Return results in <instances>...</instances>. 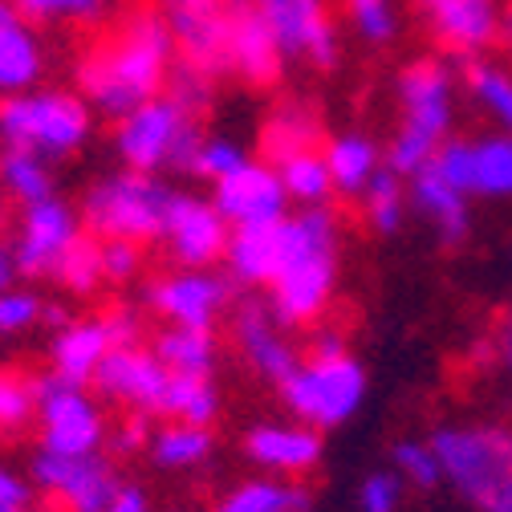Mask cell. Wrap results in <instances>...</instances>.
I'll return each instance as SVG.
<instances>
[{
    "label": "cell",
    "mask_w": 512,
    "mask_h": 512,
    "mask_svg": "<svg viewBox=\"0 0 512 512\" xmlns=\"http://www.w3.org/2000/svg\"><path fill=\"white\" fill-rule=\"evenodd\" d=\"M212 431L208 427H196V423H167L151 435L147 443V452L159 468L167 472H187V468H200L208 456H212Z\"/></svg>",
    "instance_id": "cell-31"
},
{
    "label": "cell",
    "mask_w": 512,
    "mask_h": 512,
    "mask_svg": "<svg viewBox=\"0 0 512 512\" xmlns=\"http://www.w3.org/2000/svg\"><path fill=\"white\" fill-rule=\"evenodd\" d=\"M98 261H102V281L126 285L143 269V244L131 240H98Z\"/></svg>",
    "instance_id": "cell-45"
},
{
    "label": "cell",
    "mask_w": 512,
    "mask_h": 512,
    "mask_svg": "<svg viewBox=\"0 0 512 512\" xmlns=\"http://www.w3.org/2000/svg\"><path fill=\"white\" fill-rule=\"evenodd\" d=\"M37 322H45V305L37 293H29V289L0 293V334H25Z\"/></svg>",
    "instance_id": "cell-46"
},
{
    "label": "cell",
    "mask_w": 512,
    "mask_h": 512,
    "mask_svg": "<svg viewBox=\"0 0 512 512\" xmlns=\"http://www.w3.org/2000/svg\"><path fill=\"white\" fill-rule=\"evenodd\" d=\"M200 143H204L200 114H191L167 90L143 102L139 110H131L126 118H118L114 126V155L122 159V167L147 171V175H163V171L191 175Z\"/></svg>",
    "instance_id": "cell-4"
},
{
    "label": "cell",
    "mask_w": 512,
    "mask_h": 512,
    "mask_svg": "<svg viewBox=\"0 0 512 512\" xmlns=\"http://www.w3.org/2000/svg\"><path fill=\"white\" fill-rule=\"evenodd\" d=\"M155 358L171 370V374H196V378H212L216 370V342L212 330H183V326H167L155 334Z\"/></svg>",
    "instance_id": "cell-29"
},
{
    "label": "cell",
    "mask_w": 512,
    "mask_h": 512,
    "mask_svg": "<svg viewBox=\"0 0 512 512\" xmlns=\"http://www.w3.org/2000/svg\"><path fill=\"white\" fill-rule=\"evenodd\" d=\"M82 240V216L66 200H41L29 204L21 216V232L13 240L17 261L25 277H57V265L66 261V252Z\"/></svg>",
    "instance_id": "cell-16"
},
{
    "label": "cell",
    "mask_w": 512,
    "mask_h": 512,
    "mask_svg": "<svg viewBox=\"0 0 512 512\" xmlns=\"http://www.w3.org/2000/svg\"><path fill=\"white\" fill-rule=\"evenodd\" d=\"M427 33L456 57H480L500 37V0H419Z\"/></svg>",
    "instance_id": "cell-20"
},
{
    "label": "cell",
    "mask_w": 512,
    "mask_h": 512,
    "mask_svg": "<svg viewBox=\"0 0 512 512\" xmlns=\"http://www.w3.org/2000/svg\"><path fill=\"white\" fill-rule=\"evenodd\" d=\"M175 70V41L159 9H135L118 29L86 53L78 66V86L90 106L106 118H126L143 102L159 98Z\"/></svg>",
    "instance_id": "cell-1"
},
{
    "label": "cell",
    "mask_w": 512,
    "mask_h": 512,
    "mask_svg": "<svg viewBox=\"0 0 512 512\" xmlns=\"http://www.w3.org/2000/svg\"><path fill=\"white\" fill-rule=\"evenodd\" d=\"M407 200L431 224V232L443 248H464L468 244V236H472V200L460 187L447 183L435 163L407 175Z\"/></svg>",
    "instance_id": "cell-22"
},
{
    "label": "cell",
    "mask_w": 512,
    "mask_h": 512,
    "mask_svg": "<svg viewBox=\"0 0 512 512\" xmlns=\"http://www.w3.org/2000/svg\"><path fill=\"white\" fill-rule=\"evenodd\" d=\"M216 512H309V492L289 480H244L216 504Z\"/></svg>",
    "instance_id": "cell-33"
},
{
    "label": "cell",
    "mask_w": 512,
    "mask_h": 512,
    "mask_svg": "<svg viewBox=\"0 0 512 512\" xmlns=\"http://www.w3.org/2000/svg\"><path fill=\"white\" fill-rule=\"evenodd\" d=\"M358 200H362V216H366L370 232H378V236L403 232L407 212H411V200H407V179H403L399 171L382 167Z\"/></svg>",
    "instance_id": "cell-32"
},
{
    "label": "cell",
    "mask_w": 512,
    "mask_h": 512,
    "mask_svg": "<svg viewBox=\"0 0 512 512\" xmlns=\"http://www.w3.org/2000/svg\"><path fill=\"white\" fill-rule=\"evenodd\" d=\"M220 411V395L212 387V378H196V374H171L167 395L159 415H167L171 423H196L208 427Z\"/></svg>",
    "instance_id": "cell-36"
},
{
    "label": "cell",
    "mask_w": 512,
    "mask_h": 512,
    "mask_svg": "<svg viewBox=\"0 0 512 512\" xmlns=\"http://www.w3.org/2000/svg\"><path fill=\"white\" fill-rule=\"evenodd\" d=\"M9 17H17V5H13V0H0V25H5Z\"/></svg>",
    "instance_id": "cell-55"
},
{
    "label": "cell",
    "mask_w": 512,
    "mask_h": 512,
    "mask_svg": "<svg viewBox=\"0 0 512 512\" xmlns=\"http://www.w3.org/2000/svg\"><path fill=\"white\" fill-rule=\"evenodd\" d=\"M21 277H25V273H21V261H17V248H13V244H0V293L17 289Z\"/></svg>",
    "instance_id": "cell-52"
},
{
    "label": "cell",
    "mask_w": 512,
    "mask_h": 512,
    "mask_svg": "<svg viewBox=\"0 0 512 512\" xmlns=\"http://www.w3.org/2000/svg\"><path fill=\"white\" fill-rule=\"evenodd\" d=\"M460 78H464V90H468L472 106L496 126V131L512 135V70L500 66V61L468 57Z\"/></svg>",
    "instance_id": "cell-28"
},
{
    "label": "cell",
    "mask_w": 512,
    "mask_h": 512,
    "mask_svg": "<svg viewBox=\"0 0 512 512\" xmlns=\"http://www.w3.org/2000/svg\"><path fill=\"white\" fill-rule=\"evenodd\" d=\"M106 330H110V338H114V350L118 346H139V334H143V317L131 309V305H118V309H110L106 317Z\"/></svg>",
    "instance_id": "cell-47"
},
{
    "label": "cell",
    "mask_w": 512,
    "mask_h": 512,
    "mask_svg": "<svg viewBox=\"0 0 512 512\" xmlns=\"http://www.w3.org/2000/svg\"><path fill=\"white\" fill-rule=\"evenodd\" d=\"M317 135H322L317 114L301 102H285L273 110V118L265 126V151L273 155V163H281L297 151H317Z\"/></svg>",
    "instance_id": "cell-34"
},
{
    "label": "cell",
    "mask_w": 512,
    "mask_h": 512,
    "mask_svg": "<svg viewBox=\"0 0 512 512\" xmlns=\"http://www.w3.org/2000/svg\"><path fill=\"white\" fill-rule=\"evenodd\" d=\"M366 387H370L366 370L350 350H338V354L309 350V358H301V366L285 378L281 403L293 411L297 423L313 431H330L350 423L362 411Z\"/></svg>",
    "instance_id": "cell-7"
},
{
    "label": "cell",
    "mask_w": 512,
    "mask_h": 512,
    "mask_svg": "<svg viewBox=\"0 0 512 512\" xmlns=\"http://www.w3.org/2000/svg\"><path fill=\"white\" fill-rule=\"evenodd\" d=\"M248 163H252V155H248V147L240 139H232V135H204V143L196 151V163H191V175L208 179V183H220V179L236 175Z\"/></svg>",
    "instance_id": "cell-40"
},
{
    "label": "cell",
    "mask_w": 512,
    "mask_h": 512,
    "mask_svg": "<svg viewBox=\"0 0 512 512\" xmlns=\"http://www.w3.org/2000/svg\"><path fill=\"white\" fill-rule=\"evenodd\" d=\"M285 70L273 33L252 13L248 0H232V29H228V74L248 86H273Z\"/></svg>",
    "instance_id": "cell-23"
},
{
    "label": "cell",
    "mask_w": 512,
    "mask_h": 512,
    "mask_svg": "<svg viewBox=\"0 0 512 512\" xmlns=\"http://www.w3.org/2000/svg\"><path fill=\"white\" fill-rule=\"evenodd\" d=\"M338 248L342 224L338 212L301 208L281 220V256L269 281V305L289 330H309L326 317L338 289Z\"/></svg>",
    "instance_id": "cell-2"
},
{
    "label": "cell",
    "mask_w": 512,
    "mask_h": 512,
    "mask_svg": "<svg viewBox=\"0 0 512 512\" xmlns=\"http://www.w3.org/2000/svg\"><path fill=\"white\" fill-rule=\"evenodd\" d=\"M391 468L407 488H419V492H435L443 484V468L431 439H399L391 447Z\"/></svg>",
    "instance_id": "cell-39"
},
{
    "label": "cell",
    "mask_w": 512,
    "mask_h": 512,
    "mask_svg": "<svg viewBox=\"0 0 512 512\" xmlns=\"http://www.w3.org/2000/svg\"><path fill=\"white\" fill-rule=\"evenodd\" d=\"M212 204L232 228H265L289 216V196L281 187L277 167L256 163V159L240 167L236 175L212 183Z\"/></svg>",
    "instance_id": "cell-18"
},
{
    "label": "cell",
    "mask_w": 512,
    "mask_h": 512,
    "mask_svg": "<svg viewBox=\"0 0 512 512\" xmlns=\"http://www.w3.org/2000/svg\"><path fill=\"white\" fill-rule=\"evenodd\" d=\"M106 512H151V500H147V492L139 484H122L114 492V500L106 504Z\"/></svg>",
    "instance_id": "cell-51"
},
{
    "label": "cell",
    "mask_w": 512,
    "mask_h": 512,
    "mask_svg": "<svg viewBox=\"0 0 512 512\" xmlns=\"http://www.w3.org/2000/svg\"><path fill=\"white\" fill-rule=\"evenodd\" d=\"M37 415V387L33 378L0 370V431L17 435L29 427V419Z\"/></svg>",
    "instance_id": "cell-41"
},
{
    "label": "cell",
    "mask_w": 512,
    "mask_h": 512,
    "mask_svg": "<svg viewBox=\"0 0 512 512\" xmlns=\"http://www.w3.org/2000/svg\"><path fill=\"white\" fill-rule=\"evenodd\" d=\"M159 13L171 29V41L183 66H196L212 78L228 74L232 0H163Z\"/></svg>",
    "instance_id": "cell-12"
},
{
    "label": "cell",
    "mask_w": 512,
    "mask_h": 512,
    "mask_svg": "<svg viewBox=\"0 0 512 512\" xmlns=\"http://www.w3.org/2000/svg\"><path fill=\"white\" fill-rule=\"evenodd\" d=\"M33 480L70 512H106V504L122 488L118 472L102 456H57L45 447L33 456Z\"/></svg>",
    "instance_id": "cell-17"
},
{
    "label": "cell",
    "mask_w": 512,
    "mask_h": 512,
    "mask_svg": "<svg viewBox=\"0 0 512 512\" xmlns=\"http://www.w3.org/2000/svg\"><path fill=\"white\" fill-rule=\"evenodd\" d=\"M244 456L273 476H305L322 464V431L305 423H256L244 431Z\"/></svg>",
    "instance_id": "cell-21"
},
{
    "label": "cell",
    "mask_w": 512,
    "mask_h": 512,
    "mask_svg": "<svg viewBox=\"0 0 512 512\" xmlns=\"http://www.w3.org/2000/svg\"><path fill=\"white\" fill-rule=\"evenodd\" d=\"M110 350H114V338L102 317L98 322H70V326H61V334L49 346L53 374H61L66 382H78V387H90Z\"/></svg>",
    "instance_id": "cell-24"
},
{
    "label": "cell",
    "mask_w": 512,
    "mask_h": 512,
    "mask_svg": "<svg viewBox=\"0 0 512 512\" xmlns=\"http://www.w3.org/2000/svg\"><path fill=\"white\" fill-rule=\"evenodd\" d=\"M167 382H171V370L155 358V350L118 346L102 358L90 387L110 403H126V407H135L143 415H155L163 407Z\"/></svg>",
    "instance_id": "cell-19"
},
{
    "label": "cell",
    "mask_w": 512,
    "mask_h": 512,
    "mask_svg": "<svg viewBox=\"0 0 512 512\" xmlns=\"http://www.w3.org/2000/svg\"><path fill=\"white\" fill-rule=\"evenodd\" d=\"M439 175L468 200H512V135H452L431 159Z\"/></svg>",
    "instance_id": "cell-11"
},
{
    "label": "cell",
    "mask_w": 512,
    "mask_h": 512,
    "mask_svg": "<svg viewBox=\"0 0 512 512\" xmlns=\"http://www.w3.org/2000/svg\"><path fill=\"white\" fill-rule=\"evenodd\" d=\"M171 200H175V187L163 175L122 167L114 175H102L82 196V224L98 240L147 244L163 236Z\"/></svg>",
    "instance_id": "cell-5"
},
{
    "label": "cell",
    "mask_w": 512,
    "mask_h": 512,
    "mask_svg": "<svg viewBox=\"0 0 512 512\" xmlns=\"http://www.w3.org/2000/svg\"><path fill=\"white\" fill-rule=\"evenodd\" d=\"M350 33L366 49H391L403 37V9L399 0H342Z\"/></svg>",
    "instance_id": "cell-35"
},
{
    "label": "cell",
    "mask_w": 512,
    "mask_h": 512,
    "mask_svg": "<svg viewBox=\"0 0 512 512\" xmlns=\"http://www.w3.org/2000/svg\"><path fill=\"white\" fill-rule=\"evenodd\" d=\"M403 492H407V484L399 480L395 468H374L358 484V512H399Z\"/></svg>",
    "instance_id": "cell-43"
},
{
    "label": "cell",
    "mask_w": 512,
    "mask_h": 512,
    "mask_svg": "<svg viewBox=\"0 0 512 512\" xmlns=\"http://www.w3.org/2000/svg\"><path fill=\"white\" fill-rule=\"evenodd\" d=\"M322 155H326V167H330V179H334V196H342V200H358L370 187V179L387 167L382 147L362 131L334 135L322 147Z\"/></svg>",
    "instance_id": "cell-25"
},
{
    "label": "cell",
    "mask_w": 512,
    "mask_h": 512,
    "mask_svg": "<svg viewBox=\"0 0 512 512\" xmlns=\"http://www.w3.org/2000/svg\"><path fill=\"white\" fill-rule=\"evenodd\" d=\"M57 277H61V285H66L70 293H78V297H86V293H94L98 285H102V261H98V240H78L70 252H66V261L57 265Z\"/></svg>",
    "instance_id": "cell-42"
},
{
    "label": "cell",
    "mask_w": 512,
    "mask_h": 512,
    "mask_svg": "<svg viewBox=\"0 0 512 512\" xmlns=\"http://www.w3.org/2000/svg\"><path fill=\"white\" fill-rule=\"evenodd\" d=\"M277 41L285 66L334 70L342 57V37L330 13V0H248Z\"/></svg>",
    "instance_id": "cell-9"
},
{
    "label": "cell",
    "mask_w": 512,
    "mask_h": 512,
    "mask_svg": "<svg viewBox=\"0 0 512 512\" xmlns=\"http://www.w3.org/2000/svg\"><path fill=\"white\" fill-rule=\"evenodd\" d=\"M496 41H504V45L512 49V5L500 13V37H496Z\"/></svg>",
    "instance_id": "cell-54"
},
{
    "label": "cell",
    "mask_w": 512,
    "mask_h": 512,
    "mask_svg": "<svg viewBox=\"0 0 512 512\" xmlns=\"http://www.w3.org/2000/svg\"><path fill=\"white\" fill-rule=\"evenodd\" d=\"M277 175H281V187L289 204L297 208H326L334 200V179H330V167H326V155L322 151H297L281 163H273Z\"/></svg>",
    "instance_id": "cell-30"
},
{
    "label": "cell",
    "mask_w": 512,
    "mask_h": 512,
    "mask_svg": "<svg viewBox=\"0 0 512 512\" xmlns=\"http://www.w3.org/2000/svg\"><path fill=\"white\" fill-rule=\"evenodd\" d=\"M29 504H33L29 480H21L13 468L0 464V512H29Z\"/></svg>",
    "instance_id": "cell-49"
},
{
    "label": "cell",
    "mask_w": 512,
    "mask_h": 512,
    "mask_svg": "<svg viewBox=\"0 0 512 512\" xmlns=\"http://www.w3.org/2000/svg\"><path fill=\"white\" fill-rule=\"evenodd\" d=\"M17 13L37 25H98L114 0H13Z\"/></svg>",
    "instance_id": "cell-38"
},
{
    "label": "cell",
    "mask_w": 512,
    "mask_h": 512,
    "mask_svg": "<svg viewBox=\"0 0 512 512\" xmlns=\"http://www.w3.org/2000/svg\"><path fill=\"white\" fill-rule=\"evenodd\" d=\"M399 126L387 143V167L403 179L427 167L456 131V74L439 57H419L403 66L399 82Z\"/></svg>",
    "instance_id": "cell-3"
},
{
    "label": "cell",
    "mask_w": 512,
    "mask_h": 512,
    "mask_svg": "<svg viewBox=\"0 0 512 512\" xmlns=\"http://www.w3.org/2000/svg\"><path fill=\"white\" fill-rule=\"evenodd\" d=\"M90 106L66 90H29L0 98V143L5 151H29L49 159H70L90 143Z\"/></svg>",
    "instance_id": "cell-6"
},
{
    "label": "cell",
    "mask_w": 512,
    "mask_h": 512,
    "mask_svg": "<svg viewBox=\"0 0 512 512\" xmlns=\"http://www.w3.org/2000/svg\"><path fill=\"white\" fill-rule=\"evenodd\" d=\"M480 512H512V476H508V480L480 504Z\"/></svg>",
    "instance_id": "cell-53"
},
{
    "label": "cell",
    "mask_w": 512,
    "mask_h": 512,
    "mask_svg": "<svg viewBox=\"0 0 512 512\" xmlns=\"http://www.w3.org/2000/svg\"><path fill=\"white\" fill-rule=\"evenodd\" d=\"M228 236H232V224L216 212L212 200L191 196V191H175L159 240L167 244L171 261L179 269H212L216 261H224Z\"/></svg>",
    "instance_id": "cell-15"
},
{
    "label": "cell",
    "mask_w": 512,
    "mask_h": 512,
    "mask_svg": "<svg viewBox=\"0 0 512 512\" xmlns=\"http://www.w3.org/2000/svg\"><path fill=\"white\" fill-rule=\"evenodd\" d=\"M37 387V419H41V447L57 456H98L106 443V415L90 399L86 387L66 382L61 374L33 378Z\"/></svg>",
    "instance_id": "cell-10"
},
{
    "label": "cell",
    "mask_w": 512,
    "mask_h": 512,
    "mask_svg": "<svg viewBox=\"0 0 512 512\" xmlns=\"http://www.w3.org/2000/svg\"><path fill=\"white\" fill-rule=\"evenodd\" d=\"M212 86H216L212 74H204V70H196V66H183V61H175L171 82H167V94L179 98L191 114H204V110L212 106V98H216Z\"/></svg>",
    "instance_id": "cell-44"
},
{
    "label": "cell",
    "mask_w": 512,
    "mask_h": 512,
    "mask_svg": "<svg viewBox=\"0 0 512 512\" xmlns=\"http://www.w3.org/2000/svg\"><path fill=\"white\" fill-rule=\"evenodd\" d=\"M45 74V49L33 25L17 13L0 25V98L29 94Z\"/></svg>",
    "instance_id": "cell-26"
},
{
    "label": "cell",
    "mask_w": 512,
    "mask_h": 512,
    "mask_svg": "<svg viewBox=\"0 0 512 512\" xmlns=\"http://www.w3.org/2000/svg\"><path fill=\"white\" fill-rule=\"evenodd\" d=\"M0 220H5V208H0Z\"/></svg>",
    "instance_id": "cell-56"
},
{
    "label": "cell",
    "mask_w": 512,
    "mask_h": 512,
    "mask_svg": "<svg viewBox=\"0 0 512 512\" xmlns=\"http://www.w3.org/2000/svg\"><path fill=\"white\" fill-rule=\"evenodd\" d=\"M151 423H147V415H131L118 431H114V452L118 456H135V452H143V447L151 443Z\"/></svg>",
    "instance_id": "cell-48"
},
{
    "label": "cell",
    "mask_w": 512,
    "mask_h": 512,
    "mask_svg": "<svg viewBox=\"0 0 512 512\" xmlns=\"http://www.w3.org/2000/svg\"><path fill=\"white\" fill-rule=\"evenodd\" d=\"M277 256H281V224H265V228H232L228 236V252H224V265L232 285H265L277 273Z\"/></svg>",
    "instance_id": "cell-27"
},
{
    "label": "cell",
    "mask_w": 512,
    "mask_h": 512,
    "mask_svg": "<svg viewBox=\"0 0 512 512\" xmlns=\"http://www.w3.org/2000/svg\"><path fill=\"white\" fill-rule=\"evenodd\" d=\"M232 277H216L212 269H175L147 289V305L167 317V326L212 330L232 309Z\"/></svg>",
    "instance_id": "cell-14"
},
{
    "label": "cell",
    "mask_w": 512,
    "mask_h": 512,
    "mask_svg": "<svg viewBox=\"0 0 512 512\" xmlns=\"http://www.w3.org/2000/svg\"><path fill=\"white\" fill-rule=\"evenodd\" d=\"M443 484L468 504H484L512 476V427L508 423H447L431 431Z\"/></svg>",
    "instance_id": "cell-8"
},
{
    "label": "cell",
    "mask_w": 512,
    "mask_h": 512,
    "mask_svg": "<svg viewBox=\"0 0 512 512\" xmlns=\"http://www.w3.org/2000/svg\"><path fill=\"white\" fill-rule=\"evenodd\" d=\"M232 338H236L240 358L252 366V374L273 382L277 391L301 366V350H297L289 326H281V317L273 313L269 297H244L232 305Z\"/></svg>",
    "instance_id": "cell-13"
},
{
    "label": "cell",
    "mask_w": 512,
    "mask_h": 512,
    "mask_svg": "<svg viewBox=\"0 0 512 512\" xmlns=\"http://www.w3.org/2000/svg\"><path fill=\"white\" fill-rule=\"evenodd\" d=\"M0 187H5L13 200H21L25 208L41 204L53 196L49 163L41 155H29V151H5L0 155Z\"/></svg>",
    "instance_id": "cell-37"
},
{
    "label": "cell",
    "mask_w": 512,
    "mask_h": 512,
    "mask_svg": "<svg viewBox=\"0 0 512 512\" xmlns=\"http://www.w3.org/2000/svg\"><path fill=\"white\" fill-rule=\"evenodd\" d=\"M492 350H496V362L512 374V301L496 313V326H492Z\"/></svg>",
    "instance_id": "cell-50"
}]
</instances>
